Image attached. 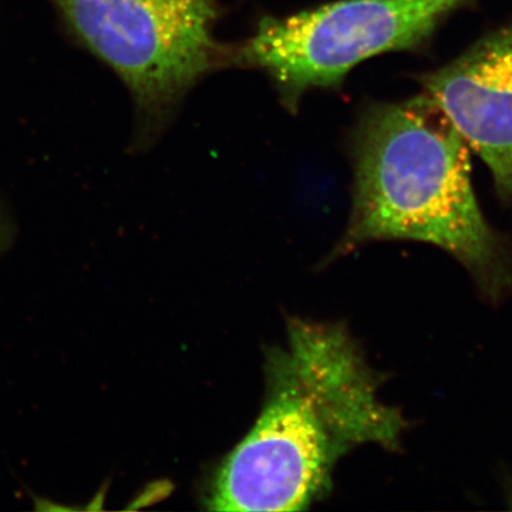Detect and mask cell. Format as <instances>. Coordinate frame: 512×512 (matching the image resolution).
Masks as SVG:
<instances>
[{"mask_svg": "<svg viewBox=\"0 0 512 512\" xmlns=\"http://www.w3.org/2000/svg\"><path fill=\"white\" fill-rule=\"evenodd\" d=\"M265 380L261 413L212 477L208 510H306L350 450L399 444L402 414L379 399L342 326L292 319L285 345L266 353Z\"/></svg>", "mask_w": 512, "mask_h": 512, "instance_id": "6da1fadb", "label": "cell"}, {"mask_svg": "<svg viewBox=\"0 0 512 512\" xmlns=\"http://www.w3.org/2000/svg\"><path fill=\"white\" fill-rule=\"evenodd\" d=\"M470 154L424 92L370 106L353 143L352 215L338 254L370 241L426 242L490 275L497 249L474 192Z\"/></svg>", "mask_w": 512, "mask_h": 512, "instance_id": "7a4b0ae2", "label": "cell"}, {"mask_svg": "<svg viewBox=\"0 0 512 512\" xmlns=\"http://www.w3.org/2000/svg\"><path fill=\"white\" fill-rule=\"evenodd\" d=\"M467 0H336L284 18H265L247 39L225 47L224 66L261 70L285 106L339 86L356 66L426 42Z\"/></svg>", "mask_w": 512, "mask_h": 512, "instance_id": "3957f363", "label": "cell"}, {"mask_svg": "<svg viewBox=\"0 0 512 512\" xmlns=\"http://www.w3.org/2000/svg\"><path fill=\"white\" fill-rule=\"evenodd\" d=\"M77 37L114 70L138 110L160 120L224 67L218 0H52Z\"/></svg>", "mask_w": 512, "mask_h": 512, "instance_id": "277c9868", "label": "cell"}, {"mask_svg": "<svg viewBox=\"0 0 512 512\" xmlns=\"http://www.w3.org/2000/svg\"><path fill=\"white\" fill-rule=\"evenodd\" d=\"M421 86L483 160L498 192L512 198V23L426 74Z\"/></svg>", "mask_w": 512, "mask_h": 512, "instance_id": "5b68a950", "label": "cell"}, {"mask_svg": "<svg viewBox=\"0 0 512 512\" xmlns=\"http://www.w3.org/2000/svg\"><path fill=\"white\" fill-rule=\"evenodd\" d=\"M12 241V227H10L8 218H6L5 214L0 210V256L8 251L10 245H12Z\"/></svg>", "mask_w": 512, "mask_h": 512, "instance_id": "8992f818", "label": "cell"}]
</instances>
